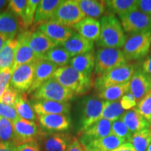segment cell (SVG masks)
Here are the masks:
<instances>
[{
	"instance_id": "836d02e7",
	"label": "cell",
	"mask_w": 151,
	"mask_h": 151,
	"mask_svg": "<svg viewBox=\"0 0 151 151\" xmlns=\"http://www.w3.org/2000/svg\"><path fill=\"white\" fill-rule=\"evenodd\" d=\"M124 113L123 109L122 108L119 101H104L101 119H106L113 122L121 118Z\"/></svg>"
},
{
	"instance_id": "9f6ffc18",
	"label": "cell",
	"mask_w": 151,
	"mask_h": 151,
	"mask_svg": "<svg viewBox=\"0 0 151 151\" xmlns=\"http://www.w3.org/2000/svg\"><path fill=\"white\" fill-rule=\"evenodd\" d=\"M150 51H151V46H150Z\"/></svg>"
},
{
	"instance_id": "f35d334b",
	"label": "cell",
	"mask_w": 151,
	"mask_h": 151,
	"mask_svg": "<svg viewBox=\"0 0 151 151\" xmlns=\"http://www.w3.org/2000/svg\"><path fill=\"white\" fill-rule=\"evenodd\" d=\"M39 3H40V0H27L24 18L22 21V24L24 27L27 28L34 24L36 11H37Z\"/></svg>"
},
{
	"instance_id": "9c48e42d",
	"label": "cell",
	"mask_w": 151,
	"mask_h": 151,
	"mask_svg": "<svg viewBox=\"0 0 151 151\" xmlns=\"http://www.w3.org/2000/svg\"><path fill=\"white\" fill-rule=\"evenodd\" d=\"M124 32L131 35L151 32V17L139 9L120 17Z\"/></svg>"
},
{
	"instance_id": "8992f818",
	"label": "cell",
	"mask_w": 151,
	"mask_h": 151,
	"mask_svg": "<svg viewBox=\"0 0 151 151\" xmlns=\"http://www.w3.org/2000/svg\"><path fill=\"white\" fill-rule=\"evenodd\" d=\"M150 46L151 32L137 34L126 39L122 51L127 61L139 60L148 55Z\"/></svg>"
},
{
	"instance_id": "7bdbcfd3",
	"label": "cell",
	"mask_w": 151,
	"mask_h": 151,
	"mask_svg": "<svg viewBox=\"0 0 151 151\" xmlns=\"http://www.w3.org/2000/svg\"><path fill=\"white\" fill-rule=\"evenodd\" d=\"M0 117L9 120L11 122L16 121L20 118L14 107L0 103Z\"/></svg>"
},
{
	"instance_id": "7c38bea8",
	"label": "cell",
	"mask_w": 151,
	"mask_h": 151,
	"mask_svg": "<svg viewBox=\"0 0 151 151\" xmlns=\"http://www.w3.org/2000/svg\"><path fill=\"white\" fill-rule=\"evenodd\" d=\"M38 30L44 34L57 46L61 45L75 33L72 28L62 25L53 20H49L40 24Z\"/></svg>"
},
{
	"instance_id": "11a10c76",
	"label": "cell",
	"mask_w": 151,
	"mask_h": 151,
	"mask_svg": "<svg viewBox=\"0 0 151 151\" xmlns=\"http://www.w3.org/2000/svg\"><path fill=\"white\" fill-rule=\"evenodd\" d=\"M85 151H93V150H88V149H86V148H85Z\"/></svg>"
},
{
	"instance_id": "4fadbf2b",
	"label": "cell",
	"mask_w": 151,
	"mask_h": 151,
	"mask_svg": "<svg viewBox=\"0 0 151 151\" xmlns=\"http://www.w3.org/2000/svg\"><path fill=\"white\" fill-rule=\"evenodd\" d=\"M39 124L46 132L67 131L71 127V120L69 115L50 114L39 116Z\"/></svg>"
},
{
	"instance_id": "1f68e13d",
	"label": "cell",
	"mask_w": 151,
	"mask_h": 151,
	"mask_svg": "<svg viewBox=\"0 0 151 151\" xmlns=\"http://www.w3.org/2000/svg\"><path fill=\"white\" fill-rule=\"evenodd\" d=\"M130 82L123 84L116 85L105 88L101 91L98 92V97L100 99L104 101H116L121 99L128 92H129Z\"/></svg>"
},
{
	"instance_id": "8fae6325",
	"label": "cell",
	"mask_w": 151,
	"mask_h": 151,
	"mask_svg": "<svg viewBox=\"0 0 151 151\" xmlns=\"http://www.w3.org/2000/svg\"><path fill=\"white\" fill-rule=\"evenodd\" d=\"M13 124L17 146L30 141H39L42 134V132L36 122L19 118L16 121L13 122Z\"/></svg>"
},
{
	"instance_id": "e0dca14e",
	"label": "cell",
	"mask_w": 151,
	"mask_h": 151,
	"mask_svg": "<svg viewBox=\"0 0 151 151\" xmlns=\"http://www.w3.org/2000/svg\"><path fill=\"white\" fill-rule=\"evenodd\" d=\"M41 139L44 151H66L73 138L65 133L42 132Z\"/></svg>"
},
{
	"instance_id": "f6af8a7d",
	"label": "cell",
	"mask_w": 151,
	"mask_h": 151,
	"mask_svg": "<svg viewBox=\"0 0 151 151\" xmlns=\"http://www.w3.org/2000/svg\"><path fill=\"white\" fill-rule=\"evenodd\" d=\"M17 151H41L39 141H32L17 146Z\"/></svg>"
},
{
	"instance_id": "5bb4252c",
	"label": "cell",
	"mask_w": 151,
	"mask_h": 151,
	"mask_svg": "<svg viewBox=\"0 0 151 151\" xmlns=\"http://www.w3.org/2000/svg\"><path fill=\"white\" fill-rule=\"evenodd\" d=\"M31 104L37 116L50 114L69 115L71 104L69 102H60L50 100H33Z\"/></svg>"
},
{
	"instance_id": "f1b7e54d",
	"label": "cell",
	"mask_w": 151,
	"mask_h": 151,
	"mask_svg": "<svg viewBox=\"0 0 151 151\" xmlns=\"http://www.w3.org/2000/svg\"><path fill=\"white\" fill-rule=\"evenodd\" d=\"M106 7L119 17L125 16L138 9V1L136 0H109L105 1Z\"/></svg>"
},
{
	"instance_id": "cb8c5ba5",
	"label": "cell",
	"mask_w": 151,
	"mask_h": 151,
	"mask_svg": "<svg viewBox=\"0 0 151 151\" xmlns=\"http://www.w3.org/2000/svg\"><path fill=\"white\" fill-rule=\"evenodd\" d=\"M126 142L124 139L111 134L102 139L90 141L83 146L86 149L93 151H113Z\"/></svg>"
},
{
	"instance_id": "74e56055",
	"label": "cell",
	"mask_w": 151,
	"mask_h": 151,
	"mask_svg": "<svg viewBox=\"0 0 151 151\" xmlns=\"http://www.w3.org/2000/svg\"><path fill=\"white\" fill-rule=\"evenodd\" d=\"M135 109L151 124V91L139 101Z\"/></svg>"
},
{
	"instance_id": "ffe728a7",
	"label": "cell",
	"mask_w": 151,
	"mask_h": 151,
	"mask_svg": "<svg viewBox=\"0 0 151 151\" xmlns=\"http://www.w3.org/2000/svg\"><path fill=\"white\" fill-rule=\"evenodd\" d=\"M129 82V92L134 96L137 101H140L151 91V78L141 69L136 71Z\"/></svg>"
},
{
	"instance_id": "7402d4cb",
	"label": "cell",
	"mask_w": 151,
	"mask_h": 151,
	"mask_svg": "<svg viewBox=\"0 0 151 151\" xmlns=\"http://www.w3.org/2000/svg\"><path fill=\"white\" fill-rule=\"evenodd\" d=\"M76 32L90 41H97L100 35V22L97 19L86 17L73 26Z\"/></svg>"
},
{
	"instance_id": "e575fe53",
	"label": "cell",
	"mask_w": 151,
	"mask_h": 151,
	"mask_svg": "<svg viewBox=\"0 0 151 151\" xmlns=\"http://www.w3.org/2000/svg\"><path fill=\"white\" fill-rule=\"evenodd\" d=\"M129 143L136 151H146L151 143L150 129H145L133 134Z\"/></svg>"
},
{
	"instance_id": "6da1fadb",
	"label": "cell",
	"mask_w": 151,
	"mask_h": 151,
	"mask_svg": "<svg viewBox=\"0 0 151 151\" xmlns=\"http://www.w3.org/2000/svg\"><path fill=\"white\" fill-rule=\"evenodd\" d=\"M100 35L97 41L100 48H122L126 37L120 20L113 14L103 16L100 20Z\"/></svg>"
},
{
	"instance_id": "484cf974",
	"label": "cell",
	"mask_w": 151,
	"mask_h": 151,
	"mask_svg": "<svg viewBox=\"0 0 151 151\" xmlns=\"http://www.w3.org/2000/svg\"><path fill=\"white\" fill-rule=\"evenodd\" d=\"M121 120L132 134L145 129H149L151 124L139 114L135 109H130L124 112L121 117Z\"/></svg>"
},
{
	"instance_id": "f5cc1de1",
	"label": "cell",
	"mask_w": 151,
	"mask_h": 151,
	"mask_svg": "<svg viewBox=\"0 0 151 151\" xmlns=\"http://www.w3.org/2000/svg\"><path fill=\"white\" fill-rule=\"evenodd\" d=\"M8 2L9 1H4V0H0V11L2 10L4 7L5 6L8 4Z\"/></svg>"
},
{
	"instance_id": "6f0895ef",
	"label": "cell",
	"mask_w": 151,
	"mask_h": 151,
	"mask_svg": "<svg viewBox=\"0 0 151 151\" xmlns=\"http://www.w3.org/2000/svg\"><path fill=\"white\" fill-rule=\"evenodd\" d=\"M150 130H151V126H150Z\"/></svg>"
},
{
	"instance_id": "83f0119b",
	"label": "cell",
	"mask_w": 151,
	"mask_h": 151,
	"mask_svg": "<svg viewBox=\"0 0 151 151\" xmlns=\"http://www.w3.org/2000/svg\"><path fill=\"white\" fill-rule=\"evenodd\" d=\"M79 6L85 16L94 19L99 18L104 14L105 1L97 0H78Z\"/></svg>"
},
{
	"instance_id": "30bf717a",
	"label": "cell",
	"mask_w": 151,
	"mask_h": 151,
	"mask_svg": "<svg viewBox=\"0 0 151 151\" xmlns=\"http://www.w3.org/2000/svg\"><path fill=\"white\" fill-rule=\"evenodd\" d=\"M37 62L24 64L14 69L10 86L19 92H29L32 85Z\"/></svg>"
},
{
	"instance_id": "ab89813d",
	"label": "cell",
	"mask_w": 151,
	"mask_h": 151,
	"mask_svg": "<svg viewBox=\"0 0 151 151\" xmlns=\"http://www.w3.org/2000/svg\"><path fill=\"white\" fill-rule=\"evenodd\" d=\"M27 0H11L8 2V9L11 13L24 20Z\"/></svg>"
},
{
	"instance_id": "b9f144b4",
	"label": "cell",
	"mask_w": 151,
	"mask_h": 151,
	"mask_svg": "<svg viewBox=\"0 0 151 151\" xmlns=\"http://www.w3.org/2000/svg\"><path fill=\"white\" fill-rule=\"evenodd\" d=\"M13 71V68H7L0 70V98L4 93L6 90L10 86Z\"/></svg>"
},
{
	"instance_id": "7dc6e473",
	"label": "cell",
	"mask_w": 151,
	"mask_h": 151,
	"mask_svg": "<svg viewBox=\"0 0 151 151\" xmlns=\"http://www.w3.org/2000/svg\"><path fill=\"white\" fill-rule=\"evenodd\" d=\"M66 151H85V148L78 139L73 138Z\"/></svg>"
},
{
	"instance_id": "d4e9b609",
	"label": "cell",
	"mask_w": 151,
	"mask_h": 151,
	"mask_svg": "<svg viewBox=\"0 0 151 151\" xmlns=\"http://www.w3.org/2000/svg\"><path fill=\"white\" fill-rule=\"evenodd\" d=\"M60 2V0H41L36 11L34 24L40 25L51 20Z\"/></svg>"
},
{
	"instance_id": "4316f807",
	"label": "cell",
	"mask_w": 151,
	"mask_h": 151,
	"mask_svg": "<svg viewBox=\"0 0 151 151\" xmlns=\"http://www.w3.org/2000/svg\"><path fill=\"white\" fill-rule=\"evenodd\" d=\"M94 64L95 57L92 51L72 57L69 62L71 67L88 76H91L92 71L94 69Z\"/></svg>"
},
{
	"instance_id": "ac0fdd59",
	"label": "cell",
	"mask_w": 151,
	"mask_h": 151,
	"mask_svg": "<svg viewBox=\"0 0 151 151\" xmlns=\"http://www.w3.org/2000/svg\"><path fill=\"white\" fill-rule=\"evenodd\" d=\"M112 122L106 119H100L81 134L80 142L82 145L90 141L102 139L111 134Z\"/></svg>"
},
{
	"instance_id": "7a4b0ae2",
	"label": "cell",
	"mask_w": 151,
	"mask_h": 151,
	"mask_svg": "<svg viewBox=\"0 0 151 151\" xmlns=\"http://www.w3.org/2000/svg\"><path fill=\"white\" fill-rule=\"evenodd\" d=\"M52 78L76 95H83L90 91L92 86L91 76L79 72L70 65L58 67Z\"/></svg>"
},
{
	"instance_id": "ba28073f",
	"label": "cell",
	"mask_w": 151,
	"mask_h": 151,
	"mask_svg": "<svg viewBox=\"0 0 151 151\" xmlns=\"http://www.w3.org/2000/svg\"><path fill=\"white\" fill-rule=\"evenodd\" d=\"M86 18L79 6L78 0H62L51 20L71 27Z\"/></svg>"
},
{
	"instance_id": "4dcf8cb0",
	"label": "cell",
	"mask_w": 151,
	"mask_h": 151,
	"mask_svg": "<svg viewBox=\"0 0 151 151\" xmlns=\"http://www.w3.org/2000/svg\"><path fill=\"white\" fill-rule=\"evenodd\" d=\"M19 117L24 120L36 122L37 116L35 112L31 101H28L27 96L24 93L20 92L14 106Z\"/></svg>"
},
{
	"instance_id": "2e32d148",
	"label": "cell",
	"mask_w": 151,
	"mask_h": 151,
	"mask_svg": "<svg viewBox=\"0 0 151 151\" xmlns=\"http://www.w3.org/2000/svg\"><path fill=\"white\" fill-rule=\"evenodd\" d=\"M27 31H23L20 33L17 37L18 45L15 55L13 69L24 64L37 62L39 60L33 50L30 48L27 42Z\"/></svg>"
},
{
	"instance_id": "d590c367",
	"label": "cell",
	"mask_w": 151,
	"mask_h": 151,
	"mask_svg": "<svg viewBox=\"0 0 151 151\" xmlns=\"http://www.w3.org/2000/svg\"><path fill=\"white\" fill-rule=\"evenodd\" d=\"M0 143L14 144L17 146L13 122L0 117Z\"/></svg>"
},
{
	"instance_id": "d6a6232c",
	"label": "cell",
	"mask_w": 151,
	"mask_h": 151,
	"mask_svg": "<svg viewBox=\"0 0 151 151\" xmlns=\"http://www.w3.org/2000/svg\"><path fill=\"white\" fill-rule=\"evenodd\" d=\"M71 57L63 47L58 45L50 49L45 55L43 60L51 62L58 67H62L69 65Z\"/></svg>"
},
{
	"instance_id": "52a82bcc",
	"label": "cell",
	"mask_w": 151,
	"mask_h": 151,
	"mask_svg": "<svg viewBox=\"0 0 151 151\" xmlns=\"http://www.w3.org/2000/svg\"><path fill=\"white\" fill-rule=\"evenodd\" d=\"M136 69V66L132 64L120 66L101 76H98L94 81V86L99 92L108 87L125 83L131 80L137 71Z\"/></svg>"
},
{
	"instance_id": "d6986e66",
	"label": "cell",
	"mask_w": 151,
	"mask_h": 151,
	"mask_svg": "<svg viewBox=\"0 0 151 151\" xmlns=\"http://www.w3.org/2000/svg\"><path fill=\"white\" fill-rule=\"evenodd\" d=\"M58 67L46 60H39L37 62L35 71V77L29 93H32L37 90L46 81L52 78Z\"/></svg>"
},
{
	"instance_id": "44dd1931",
	"label": "cell",
	"mask_w": 151,
	"mask_h": 151,
	"mask_svg": "<svg viewBox=\"0 0 151 151\" xmlns=\"http://www.w3.org/2000/svg\"><path fill=\"white\" fill-rule=\"evenodd\" d=\"M60 46L63 47L72 58L91 52L94 48V42L85 39L75 32L70 38L62 43Z\"/></svg>"
},
{
	"instance_id": "8d00e7d4",
	"label": "cell",
	"mask_w": 151,
	"mask_h": 151,
	"mask_svg": "<svg viewBox=\"0 0 151 151\" xmlns=\"http://www.w3.org/2000/svg\"><path fill=\"white\" fill-rule=\"evenodd\" d=\"M111 134L124 139L127 142H130L132 136L133 134L121 120V118L112 122Z\"/></svg>"
},
{
	"instance_id": "3957f363",
	"label": "cell",
	"mask_w": 151,
	"mask_h": 151,
	"mask_svg": "<svg viewBox=\"0 0 151 151\" xmlns=\"http://www.w3.org/2000/svg\"><path fill=\"white\" fill-rule=\"evenodd\" d=\"M104 104V100L93 96H87L79 101L77 107L79 134L101 119Z\"/></svg>"
},
{
	"instance_id": "f546056e",
	"label": "cell",
	"mask_w": 151,
	"mask_h": 151,
	"mask_svg": "<svg viewBox=\"0 0 151 151\" xmlns=\"http://www.w3.org/2000/svg\"><path fill=\"white\" fill-rule=\"evenodd\" d=\"M18 42L17 39H9L0 51V70L13 68Z\"/></svg>"
},
{
	"instance_id": "277c9868",
	"label": "cell",
	"mask_w": 151,
	"mask_h": 151,
	"mask_svg": "<svg viewBox=\"0 0 151 151\" xmlns=\"http://www.w3.org/2000/svg\"><path fill=\"white\" fill-rule=\"evenodd\" d=\"M94 73L101 76L115 68L127 64V60L120 49L99 48L96 52Z\"/></svg>"
},
{
	"instance_id": "603a6c76",
	"label": "cell",
	"mask_w": 151,
	"mask_h": 151,
	"mask_svg": "<svg viewBox=\"0 0 151 151\" xmlns=\"http://www.w3.org/2000/svg\"><path fill=\"white\" fill-rule=\"evenodd\" d=\"M20 27V24L16 15L11 11L0 12V35L9 39H15Z\"/></svg>"
},
{
	"instance_id": "ee69618b",
	"label": "cell",
	"mask_w": 151,
	"mask_h": 151,
	"mask_svg": "<svg viewBox=\"0 0 151 151\" xmlns=\"http://www.w3.org/2000/svg\"><path fill=\"white\" fill-rule=\"evenodd\" d=\"M120 105L124 111H129L137 105V101L134 96L130 92H128L120 99Z\"/></svg>"
},
{
	"instance_id": "db71d44e",
	"label": "cell",
	"mask_w": 151,
	"mask_h": 151,
	"mask_svg": "<svg viewBox=\"0 0 151 151\" xmlns=\"http://www.w3.org/2000/svg\"><path fill=\"white\" fill-rule=\"evenodd\" d=\"M146 151H151V143L150 144V146H148V149H147Z\"/></svg>"
},
{
	"instance_id": "681fc988",
	"label": "cell",
	"mask_w": 151,
	"mask_h": 151,
	"mask_svg": "<svg viewBox=\"0 0 151 151\" xmlns=\"http://www.w3.org/2000/svg\"><path fill=\"white\" fill-rule=\"evenodd\" d=\"M113 151H136L134 146L129 142H126L122 144L121 146L118 147Z\"/></svg>"
},
{
	"instance_id": "9a60e30c",
	"label": "cell",
	"mask_w": 151,
	"mask_h": 151,
	"mask_svg": "<svg viewBox=\"0 0 151 151\" xmlns=\"http://www.w3.org/2000/svg\"><path fill=\"white\" fill-rule=\"evenodd\" d=\"M27 42L39 60L43 59L45 55L50 49L57 46L44 34L38 29L33 32L27 31Z\"/></svg>"
},
{
	"instance_id": "f907efd6",
	"label": "cell",
	"mask_w": 151,
	"mask_h": 151,
	"mask_svg": "<svg viewBox=\"0 0 151 151\" xmlns=\"http://www.w3.org/2000/svg\"><path fill=\"white\" fill-rule=\"evenodd\" d=\"M0 151H17V146L11 143H0Z\"/></svg>"
},
{
	"instance_id": "816d5d0a",
	"label": "cell",
	"mask_w": 151,
	"mask_h": 151,
	"mask_svg": "<svg viewBox=\"0 0 151 151\" xmlns=\"http://www.w3.org/2000/svg\"><path fill=\"white\" fill-rule=\"evenodd\" d=\"M9 40V39L7 37H6L5 36L2 35H0V51L2 49L4 46L5 45V43H6V41Z\"/></svg>"
},
{
	"instance_id": "60d3db41",
	"label": "cell",
	"mask_w": 151,
	"mask_h": 151,
	"mask_svg": "<svg viewBox=\"0 0 151 151\" xmlns=\"http://www.w3.org/2000/svg\"><path fill=\"white\" fill-rule=\"evenodd\" d=\"M20 93L10 86L0 98V103L14 107Z\"/></svg>"
},
{
	"instance_id": "c3c4849f",
	"label": "cell",
	"mask_w": 151,
	"mask_h": 151,
	"mask_svg": "<svg viewBox=\"0 0 151 151\" xmlns=\"http://www.w3.org/2000/svg\"><path fill=\"white\" fill-rule=\"evenodd\" d=\"M141 70L151 78V55L143 62Z\"/></svg>"
},
{
	"instance_id": "bcb514c9",
	"label": "cell",
	"mask_w": 151,
	"mask_h": 151,
	"mask_svg": "<svg viewBox=\"0 0 151 151\" xmlns=\"http://www.w3.org/2000/svg\"><path fill=\"white\" fill-rule=\"evenodd\" d=\"M138 9L151 17V0L138 1Z\"/></svg>"
},
{
	"instance_id": "5b68a950",
	"label": "cell",
	"mask_w": 151,
	"mask_h": 151,
	"mask_svg": "<svg viewBox=\"0 0 151 151\" xmlns=\"http://www.w3.org/2000/svg\"><path fill=\"white\" fill-rule=\"evenodd\" d=\"M75 96L72 91L53 78L46 81L32 93L33 100H50L60 102H69Z\"/></svg>"
}]
</instances>
